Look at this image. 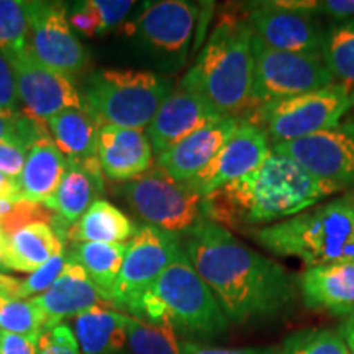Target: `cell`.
I'll return each mask as SVG.
<instances>
[{"label":"cell","instance_id":"cell-1","mask_svg":"<svg viewBox=\"0 0 354 354\" xmlns=\"http://www.w3.org/2000/svg\"><path fill=\"white\" fill-rule=\"evenodd\" d=\"M180 245L230 323L272 320L294 302L290 274L214 221L202 220L180 236Z\"/></svg>","mask_w":354,"mask_h":354},{"label":"cell","instance_id":"cell-2","mask_svg":"<svg viewBox=\"0 0 354 354\" xmlns=\"http://www.w3.org/2000/svg\"><path fill=\"white\" fill-rule=\"evenodd\" d=\"M339 189L294 159L271 151L258 169L203 197V216L225 230H254L284 221L322 203Z\"/></svg>","mask_w":354,"mask_h":354},{"label":"cell","instance_id":"cell-3","mask_svg":"<svg viewBox=\"0 0 354 354\" xmlns=\"http://www.w3.org/2000/svg\"><path fill=\"white\" fill-rule=\"evenodd\" d=\"M253 39L246 20L221 19L179 86L203 97L225 117H245L253 91Z\"/></svg>","mask_w":354,"mask_h":354},{"label":"cell","instance_id":"cell-4","mask_svg":"<svg viewBox=\"0 0 354 354\" xmlns=\"http://www.w3.org/2000/svg\"><path fill=\"white\" fill-rule=\"evenodd\" d=\"M251 238L269 253L297 258L307 268L354 261V192L254 230Z\"/></svg>","mask_w":354,"mask_h":354},{"label":"cell","instance_id":"cell-5","mask_svg":"<svg viewBox=\"0 0 354 354\" xmlns=\"http://www.w3.org/2000/svg\"><path fill=\"white\" fill-rule=\"evenodd\" d=\"M172 91L171 77L151 71L99 69L81 94L84 109L100 127L145 131Z\"/></svg>","mask_w":354,"mask_h":354},{"label":"cell","instance_id":"cell-6","mask_svg":"<svg viewBox=\"0 0 354 354\" xmlns=\"http://www.w3.org/2000/svg\"><path fill=\"white\" fill-rule=\"evenodd\" d=\"M151 290L165 304L167 317L177 333L197 343L214 342L227 335L228 318L184 250L177 253Z\"/></svg>","mask_w":354,"mask_h":354},{"label":"cell","instance_id":"cell-7","mask_svg":"<svg viewBox=\"0 0 354 354\" xmlns=\"http://www.w3.org/2000/svg\"><path fill=\"white\" fill-rule=\"evenodd\" d=\"M353 109L354 91L335 82L307 94L259 105L243 118L263 128L274 146L331 130Z\"/></svg>","mask_w":354,"mask_h":354},{"label":"cell","instance_id":"cell-8","mask_svg":"<svg viewBox=\"0 0 354 354\" xmlns=\"http://www.w3.org/2000/svg\"><path fill=\"white\" fill-rule=\"evenodd\" d=\"M120 194L146 225L177 236H184L205 220L203 197L196 185L172 179L158 166L123 184Z\"/></svg>","mask_w":354,"mask_h":354},{"label":"cell","instance_id":"cell-9","mask_svg":"<svg viewBox=\"0 0 354 354\" xmlns=\"http://www.w3.org/2000/svg\"><path fill=\"white\" fill-rule=\"evenodd\" d=\"M254 76L251 109L297 97L335 84L322 55L277 51L253 39Z\"/></svg>","mask_w":354,"mask_h":354},{"label":"cell","instance_id":"cell-10","mask_svg":"<svg viewBox=\"0 0 354 354\" xmlns=\"http://www.w3.org/2000/svg\"><path fill=\"white\" fill-rule=\"evenodd\" d=\"M183 250L180 236L143 225L128 241L125 258L112 290V305L130 313L135 304L154 286L177 253Z\"/></svg>","mask_w":354,"mask_h":354},{"label":"cell","instance_id":"cell-11","mask_svg":"<svg viewBox=\"0 0 354 354\" xmlns=\"http://www.w3.org/2000/svg\"><path fill=\"white\" fill-rule=\"evenodd\" d=\"M26 55L69 77L87 63V53L71 28L66 8L55 2H28Z\"/></svg>","mask_w":354,"mask_h":354},{"label":"cell","instance_id":"cell-12","mask_svg":"<svg viewBox=\"0 0 354 354\" xmlns=\"http://www.w3.org/2000/svg\"><path fill=\"white\" fill-rule=\"evenodd\" d=\"M272 151L339 190L354 189V118L308 138L274 145Z\"/></svg>","mask_w":354,"mask_h":354},{"label":"cell","instance_id":"cell-13","mask_svg":"<svg viewBox=\"0 0 354 354\" xmlns=\"http://www.w3.org/2000/svg\"><path fill=\"white\" fill-rule=\"evenodd\" d=\"M197 17L198 7L194 2H149L131 24V35L146 51L167 64H180L192 41Z\"/></svg>","mask_w":354,"mask_h":354},{"label":"cell","instance_id":"cell-14","mask_svg":"<svg viewBox=\"0 0 354 354\" xmlns=\"http://www.w3.org/2000/svg\"><path fill=\"white\" fill-rule=\"evenodd\" d=\"M246 21L254 37L272 50L322 55L326 30L312 13L284 8L276 0L256 2L248 6Z\"/></svg>","mask_w":354,"mask_h":354},{"label":"cell","instance_id":"cell-15","mask_svg":"<svg viewBox=\"0 0 354 354\" xmlns=\"http://www.w3.org/2000/svg\"><path fill=\"white\" fill-rule=\"evenodd\" d=\"M17 81V94L24 112L46 123L68 109H84L82 94L73 77L39 64L28 55L10 61Z\"/></svg>","mask_w":354,"mask_h":354},{"label":"cell","instance_id":"cell-16","mask_svg":"<svg viewBox=\"0 0 354 354\" xmlns=\"http://www.w3.org/2000/svg\"><path fill=\"white\" fill-rule=\"evenodd\" d=\"M271 151L272 145L263 128L241 117L240 127L232 138L225 143L214 161L192 180V184L202 197H207L216 189L258 169Z\"/></svg>","mask_w":354,"mask_h":354},{"label":"cell","instance_id":"cell-17","mask_svg":"<svg viewBox=\"0 0 354 354\" xmlns=\"http://www.w3.org/2000/svg\"><path fill=\"white\" fill-rule=\"evenodd\" d=\"M223 118L227 117L216 112L203 97L183 86H176L146 128V135L153 151L161 154L194 131Z\"/></svg>","mask_w":354,"mask_h":354},{"label":"cell","instance_id":"cell-18","mask_svg":"<svg viewBox=\"0 0 354 354\" xmlns=\"http://www.w3.org/2000/svg\"><path fill=\"white\" fill-rule=\"evenodd\" d=\"M32 300L44 315L46 330L61 325L66 318H76L94 308H113L112 304L88 279L81 264L69 254L63 272L56 279L55 284L44 294Z\"/></svg>","mask_w":354,"mask_h":354},{"label":"cell","instance_id":"cell-19","mask_svg":"<svg viewBox=\"0 0 354 354\" xmlns=\"http://www.w3.org/2000/svg\"><path fill=\"white\" fill-rule=\"evenodd\" d=\"M240 122L241 117H227L194 131L165 153L158 154L156 166L179 183H192L232 138Z\"/></svg>","mask_w":354,"mask_h":354},{"label":"cell","instance_id":"cell-20","mask_svg":"<svg viewBox=\"0 0 354 354\" xmlns=\"http://www.w3.org/2000/svg\"><path fill=\"white\" fill-rule=\"evenodd\" d=\"M104 192V172L100 169L99 158L88 161H68L63 179L55 197L44 207L55 214L53 227L64 241V230L73 227L88 207L99 201Z\"/></svg>","mask_w":354,"mask_h":354},{"label":"cell","instance_id":"cell-21","mask_svg":"<svg viewBox=\"0 0 354 354\" xmlns=\"http://www.w3.org/2000/svg\"><path fill=\"white\" fill-rule=\"evenodd\" d=\"M153 146L143 130L100 127L97 158L105 177L117 183H130L154 165Z\"/></svg>","mask_w":354,"mask_h":354},{"label":"cell","instance_id":"cell-22","mask_svg":"<svg viewBox=\"0 0 354 354\" xmlns=\"http://www.w3.org/2000/svg\"><path fill=\"white\" fill-rule=\"evenodd\" d=\"M299 289L307 307L328 310L336 315L354 313V261L307 268L299 277Z\"/></svg>","mask_w":354,"mask_h":354},{"label":"cell","instance_id":"cell-23","mask_svg":"<svg viewBox=\"0 0 354 354\" xmlns=\"http://www.w3.org/2000/svg\"><path fill=\"white\" fill-rule=\"evenodd\" d=\"M64 251V241L48 221H33L7 233L10 272L32 274Z\"/></svg>","mask_w":354,"mask_h":354},{"label":"cell","instance_id":"cell-24","mask_svg":"<svg viewBox=\"0 0 354 354\" xmlns=\"http://www.w3.org/2000/svg\"><path fill=\"white\" fill-rule=\"evenodd\" d=\"M66 169L68 158L59 151L51 136L39 140L30 148L20 174L24 201L44 205L55 197Z\"/></svg>","mask_w":354,"mask_h":354},{"label":"cell","instance_id":"cell-25","mask_svg":"<svg viewBox=\"0 0 354 354\" xmlns=\"http://www.w3.org/2000/svg\"><path fill=\"white\" fill-rule=\"evenodd\" d=\"M135 223L130 216L110 203L105 198H99L88 207L86 214L73 227L66 230V236L71 243H127L136 233Z\"/></svg>","mask_w":354,"mask_h":354},{"label":"cell","instance_id":"cell-26","mask_svg":"<svg viewBox=\"0 0 354 354\" xmlns=\"http://www.w3.org/2000/svg\"><path fill=\"white\" fill-rule=\"evenodd\" d=\"M128 315L112 308H94L74 318L81 354H120L125 346Z\"/></svg>","mask_w":354,"mask_h":354},{"label":"cell","instance_id":"cell-27","mask_svg":"<svg viewBox=\"0 0 354 354\" xmlns=\"http://www.w3.org/2000/svg\"><path fill=\"white\" fill-rule=\"evenodd\" d=\"M48 130L68 161H88L97 158L100 125L86 109H68L46 122Z\"/></svg>","mask_w":354,"mask_h":354},{"label":"cell","instance_id":"cell-28","mask_svg":"<svg viewBox=\"0 0 354 354\" xmlns=\"http://www.w3.org/2000/svg\"><path fill=\"white\" fill-rule=\"evenodd\" d=\"M128 243H79L69 251V256L81 264V268L94 282L97 289L112 304V290L120 274ZM113 307V305H112Z\"/></svg>","mask_w":354,"mask_h":354},{"label":"cell","instance_id":"cell-29","mask_svg":"<svg viewBox=\"0 0 354 354\" xmlns=\"http://www.w3.org/2000/svg\"><path fill=\"white\" fill-rule=\"evenodd\" d=\"M322 57L335 81L354 91V19L326 28Z\"/></svg>","mask_w":354,"mask_h":354},{"label":"cell","instance_id":"cell-30","mask_svg":"<svg viewBox=\"0 0 354 354\" xmlns=\"http://www.w3.org/2000/svg\"><path fill=\"white\" fill-rule=\"evenodd\" d=\"M180 344L171 322L146 323L128 315L120 354H180Z\"/></svg>","mask_w":354,"mask_h":354},{"label":"cell","instance_id":"cell-31","mask_svg":"<svg viewBox=\"0 0 354 354\" xmlns=\"http://www.w3.org/2000/svg\"><path fill=\"white\" fill-rule=\"evenodd\" d=\"M28 37V2L0 0V53L8 61L26 53Z\"/></svg>","mask_w":354,"mask_h":354},{"label":"cell","instance_id":"cell-32","mask_svg":"<svg viewBox=\"0 0 354 354\" xmlns=\"http://www.w3.org/2000/svg\"><path fill=\"white\" fill-rule=\"evenodd\" d=\"M0 331L38 338L46 331V320L32 299H0Z\"/></svg>","mask_w":354,"mask_h":354},{"label":"cell","instance_id":"cell-33","mask_svg":"<svg viewBox=\"0 0 354 354\" xmlns=\"http://www.w3.org/2000/svg\"><path fill=\"white\" fill-rule=\"evenodd\" d=\"M279 354H351L339 330L310 328L292 333Z\"/></svg>","mask_w":354,"mask_h":354},{"label":"cell","instance_id":"cell-34","mask_svg":"<svg viewBox=\"0 0 354 354\" xmlns=\"http://www.w3.org/2000/svg\"><path fill=\"white\" fill-rule=\"evenodd\" d=\"M46 123L30 117L25 112H3L0 110V145H17L30 151L39 140L48 138Z\"/></svg>","mask_w":354,"mask_h":354},{"label":"cell","instance_id":"cell-35","mask_svg":"<svg viewBox=\"0 0 354 354\" xmlns=\"http://www.w3.org/2000/svg\"><path fill=\"white\" fill-rule=\"evenodd\" d=\"M66 261H68V254L59 253L55 258L43 264L41 268L30 274L28 277L19 282L13 292V299L17 300H28L30 297H38L46 292L50 287L55 284L56 279L63 272Z\"/></svg>","mask_w":354,"mask_h":354},{"label":"cell","instance_id":"cell-36","mask_svg":"<svg viewBox=\"0 0 354 354\" xmlns=\"http://www.w3.org/2000/svg\"><path fill=\"white\" fill-rule=\"evenodd\" d=\"M37 354H81V349L71 326L61 323L43 331L38 339Z\"/></svg>","mask_w":354,"mask_h":354},{"label":"cell","instance_id":"cell-37","mask_svg":"<svg viewBox=\"0 0 354 354\" xmlns=\"http://www.w3.org/2000/svg\"><path fill=\"white\" fill-rule=\"evenodd\" d=\"M91 2L99 17L100 35L117 28L135 7V2H130V0H91Z\"/></svg>","mask_w":354,"mask_h":354},{"label":"cell","instance_id":"cell-38","mask_svg":"<svg viewBox=\"0 0 354 354\" xmlns=\"http://www.w3.org/2000/svg\"><path fill=\"white\" fill-rule=\"evenodd\" d=\"M0 110L3 112H21L20 100L17 94V81L15 73L10 61L0 53Z\"/></svg>","mask_w":354,"mask_h":354},{"label":"cell","instance_id":"cell-39","mask_svg":"<svg viewBox=\"0 0 354 354\" xmlns=\"http://www.w3.org/2000/svg\"><path fill=\"white\" fill-rule=\"evenodd\" d=\"M71 28H74L84 37H95L100 35V24L99 17H97L95 8L92 7L91 0L86 2H79L71 10V15L68 17Z\"/></svg>","mask_w":354,"mask_h":354},{"label":"cell","instance_id":"cell-40","mask_svg":"<svg viewBox=\"0 0 354 354\" xmlns=\"http://www.w3.org/2000/svg\"><path fill=\"white\" fill-rule=\"evenodd\" d=\"M180 354H279L274 346H248V348H215L197 342H184Z\"/></svg>","mask_w":354,"mask_h":354},{"label":"cell","instance_id":"cell-41","mask_svg":"<svg viewBox=\"0 0 354 354\" xmlns=\"http://www.w3.org/2000/svg\"><path fill=\"white\" fill-rule=\"evenodd\" d=\"M26 154H28V151L21 146L0 145V172L20 179L26 161Z\"/></svg>","mask_w":354,"mask_h":354},{"label":"cell","instance_id":"cell-42","mask_svg":"<svg viewBox=\"0 0 354 354\" xmlns=\"http://www.w3.org/2000/svg\"><path fill=\"white\" fill-rule=\"evenodd\" d=\"M38 338L0 331V354H37Z\"/></svg>","mask_w":354,"mask_h":354},{"label":"cell","instance_id":"cell-43","mask_svg":"<svg viewBox=\"0 0 354 354\" xmlns=\"http://www.w3.org/2000/svg\"><path fill=\"white\" fill-rule=\"evenodd\" d=\"M317 12L325 13V15L338 21L353 20L354 0H325V2H318Z\"/></svg>","mask_w":354,"mask_h":354},{"label":"cell","instance_id":"cell-44","mask_svg":"<svg viewBox=\"0 0 354 354\" xmlns=\"http://www.w3.org/2000/svg\"><path fill=\"white\" fill-rule=\"evenodd\" d=\"M0 201H24V197H21L20 179H15V177L0 172Z\"/></svg>","mask_w":354,"mask_h":354},{"label":"cell","instance_id":"cell-45","mask_svg":"<svg viewBox=\"0 0 354 354\" xmlns=\"http://www.w3.org/2000/svg\"><path fill=\"white\" fill-rule=\"evenodd\" d=\"M10 272L7 263V233L0 227V276H7Z\"/></svg>","mask_w":354,"mask_h":354},{"label":"cell","instance_id":"cell-46","mask_svg":"<svg viewBox=\"0 0 354 354\" xmlns=\"http://www.w3.org/2000/svg\"><path fill=\"white\" fill-rule=\"evenodd\" d=\"M24 202V201H21ZM20 202H13V201H0V220L7 218V216H10L13 212L17 210V207H19Z\"/></svg>","mask_w":354,"mask_h":354},{"label":"cell","instance_id":"cell-47","mask_svg":"<svg viewBox=\"0 0 354 354\" xmlns=\"http://www.w3.org/2000/svg\"><path fill=\"white\" fill-rule=\"evenodd\" d=\"M339 333H344V335H353L354 336V313L351 315H348L346 320L342 325V328H339Z\"/></svg>","mask_w":354,"mask_h":354},{"label":"cell","instance_id":"cell-48","mask_svg":"<svg viewBox=\"0 0 354 354\" xmlns=\"http://www.w3.org/2000/svg\"><path fill=\"white\" fill-rule=\"evenodd\" d=\"M20 282V281H19ZM19 286V284H17ZM17 286H6V284H0V299L2 297H10L13 299V292H15Z\"/></svg>","mask_w":354,"mask_h":354},{"label":"cell","instance_id":"cell-49","mask_svg":"<svg viewBox=\"0 0 354 354\" xmlns=\"http://www.w3.org/2000/svg\"><path fill=\"white\" fill-rule=\"evenodd\" d=\"M0 284L17 286V284H19V279H13V277H10V276H0Z\"/></svg>","mask_w":354,"mask_h":354},{"label":"cell","instance_id":"cell-50","mask_svg":"<svg viewBox=\"0 0 354 354\" xmlns=\"http://www.w3.org/2000/svg\"><path fill=\"white\" fill-rule=\"evenodd\" d=\"M342 335H343V338L346 339L348 348H349V353L354 354V336H353V335H344V333H342Z\"/></svg>","mask_w":354,"mask_h":354}]
</instances>
